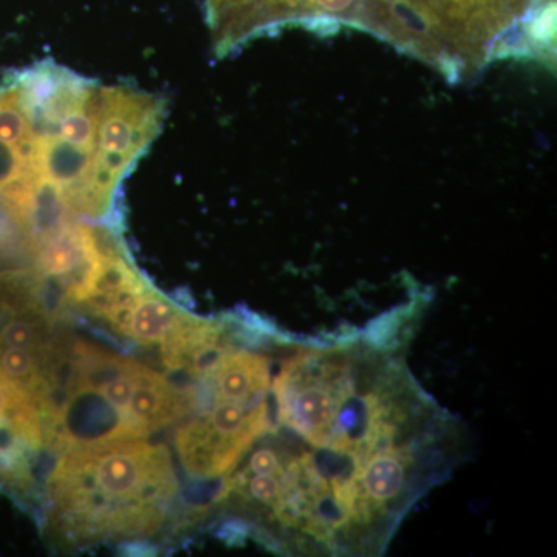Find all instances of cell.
Masks as SVG:
<instances>
[{"label": "cell", "instance_id": "6da1fadb", "mask_svg": "<svg viewBox=\"0 0 557 557\" xmlns=\"http://www.w3.org/2000/svg\"><path fill=\"white\" fill-rule=\"evenodd\" d=\"M177 494L170 449L148 440L70 446L46 482L51 531L73 545L153 536Z\"/></svg>", "mask_w": 557, "mask_h": 557}, {"label": "cell", "instance_id": "7a4b0ae2", "mask_svg": "<svg viewBox=\"0 0 557 557\" xmlns=\"http://www.w3.org/2000/svg\"><path fill=\"white\" fill-rule=\"evenodd\" d=\"M178 387L143 362L87 341H73L46 440L60 450L90 443L148 440L194 408Z\"/></svg>", "mask_w": 557, "mask_h": 557}, {"label": "cell", "instance_id": "3957f363", "mask_svg": "<svg viewBox=\"0 0 557 557\" xmlns=\"http://www.w3.org/2000/svg\"><path fill=\"white\" fill-rule=\"evenodd\" d=\"M46 288L35 269L0 271V372L40 408L58 397L72 348L58 327Z\"/></svg>", "mask_w": 557, "mask_h": 557}, {"label": "cell", "instance_id": "277c9868", "mask_svg": "<svg viewBox=\"0 0 557 557\" xmlns=\"http://www.w3.org/2000/svg\"><path fill=\"white\" fill-rule=\"evenodd\" d=\"M269 429V399L228 401L196 394L193 410L175 434L180 463L190 478H228Z\"/></svg>", "mask_w": 557, "mask_h": 557}, {"label": "cell", "instance_id": "5b68a950", "mask_svg": "<svg viewBox=\"0 0 557 557\" xmlns=\"http://www.w3.org/2000/svg\"><path fill=\"white\" fill-rule=\"evenodd\" d=\"M46 440L42 413L30 395L0 372V480L28 486Z\"/></svg>", "mask_w": 557, "mask_h": 557}]
</instances>
